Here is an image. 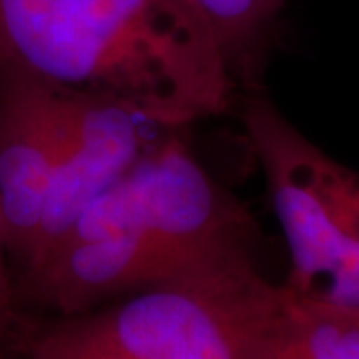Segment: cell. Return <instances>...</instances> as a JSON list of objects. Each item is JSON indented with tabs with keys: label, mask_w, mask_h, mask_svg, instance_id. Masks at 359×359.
<instances>
[{
	"label": "cell",
	"mask_w": 359,
	"mask_h": 359,
	"mask_svg": "<svg viewBox=\"0 0 359 359\" xmlns=\"http://www.w3.org/2000/svg\"><path fill=\"white\" fill-rule=\"evenodd\" d=\"M0 70L130 104L172 128L226 112L236 82L186 0H0Z\"/></svg>",
	"instance_id": "obj_1"
},
{
	"label": "cell",
	"mask_w": 359,
	"mask_h": 359,
	"mask_svg": "<svg viewBox=\"0 0 359 359\" xmlns=\"http://www.w3.org/2000/svg\"><path fill=\"white\" fill-rule=\"evenodd\" d=\"M182 130L134 162L39 264L22 271L32 299L62 316L86 313L248 238V214L208 176Z\"/></svg>",
	"instance_id": "obj_2"
},
{
	"label": "cell",
	"mask_w": 359,
	"mask_h": 359,
	"mask_svg": "<svg viewBox=\"0 0 359 359\" xmlns=\"http://www.w3.org/2000/svg\"><path fill=\"white\" fill-rule=\"evenodd\" d=\"M245 244L231 240L170 280L86 313L130 359H276L292 292L257 271Z\"/></svg>",
	"instance_id": "obj_3"
},
{
	"label": "cell",
	"mask_w": 359,
	"mask_h": 359,
	"mask_svg": "<svg viewBox=\"0 0 359 359\" xmlns=\"http://www.w3.org/2000/svg\"><path fill=\"white\" fill-rule=\"evenodd\" d=\"M242 124L290 252L285 285L359 316V172L323 152L262 94L245 100Z\"/></svg>",
	"instance_id": "obj_4"
},
{
	"label": "cell",
	"mask_w": 359,
	"mask_h": 359,
	"mask_svg": "<svg viewBox=\"0 0 359 359\" xmlns=\"http://www.w3.org/2000/svg\"><path fill=\"white\" fill-rule=\"evenodd\" d=\"M86 94L0 70V226L22 266L54 170L74 138Z\"/></svg>",
	"instance_id": "obj_5"
},
{
	"label": "cell",
	"mask_w": 359,
	"mask_h": 359,
	"mask_svg": "<svg viewBox=\"0 0 359 359\" xmlns=\"http://www.w3.org/2000/svg\"><path fill=\"white\" fill-rule=\"evenodd\" d=\"M174 130L130 104L86 94L78 128L54 170L22 271L39 264L76 218Z\"/></svg>",
	"instance_id": "obj_6"
},
{
	"label": "cell",
	"mask_w": 359,
	"mask_h": 359,
	"mask_svg": "<svg viewBox=\"0 0 359 359\" xmlns=\"http://www.w3.org/2000/svg\"><path fill=\"white\" fill-rule=\"evenodd\" d=\"M222 48L233 80L257 68L269 30L285 0H186Z\"/></svg>",
	"instance_id": "obj_7"
},
{
	"label": "cell",
	"mask_w": 359,
	"mask_h": 359,
	"mask_svg": "<svg viewBox=\"0 0 359 359\" xmlns=\"http://www.w3.org/2000/svg\"><path fill=\"white\" fill-rule=\"evenodd\" d=\"M276 359H359V316L292 292L290 321Z\"/></svg>",
	"instance_id": "obj_8"
},
{
	"label": "cell",
	"mask_w": 359,
	"mask_h": 359,
	"mask_svg": "<svg viewBox=\"0 0 359 359\" xmlns=\"http://www.w3.org/2000/svg\"><path fill=\"white\" fill-rule=\"evenodd\" d=\"M4 242H2V226H0V344L6 339V335L13 332L16 323L14 311V287L8 278V271L4 266Z\"/></svg>",
	"instance_id": "obj_9"
}]
</instances>
